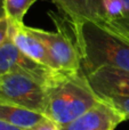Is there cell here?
I'll list each match as a JSON object with an SVG mask.
<instances>
[{
    "label": "cell",
    "mask_w": 129,
    "mask_h": 130,
    "mask_svg": "<svg viewBox=\"0 0 129 130\" xmlns=\"http://www.w3.org/2000/svg\"><path fill=\"white\" fill-rule=\"evenodd\" d=\"M27 130H61V127L58 124H56L55 122H53L52 120L45 118L38 124H36L34 127H32V128Z\"/></svg>",
    "instance_id": "obj_14"
},
{
    "label": "cell",
    "mask_w": 129,
    "mask_h": 130,
    "mask_svg": "<svg viewBox=\"0 0 129 130\" xmlns=\"http://www.w3.org/2000/svg\"><path fill=\"white\" fill-rule=\"evenodd\" d=\"M90 87L100 98L129 96V72L104 66L86 75Z\"/></svg>",
    "instance_id": "obj_7"
},
{
    "label": "cell",
    "mask_w": 129,
    "mask_h": 130,
    "mask_svg": "<svg viewBox=\"0 0 129 130\" xmlns=\"http://www.w3.org/2000/svg\"><path fill=\"white\" fill-rule=\"evenodd\" d=\"M111 25H113L117 30L123 33L126 37L129 38V16H125V17L117 20L114 22H109Z\"/></svg>",
    "instance_id": "obj_13"
},
{
    "label": "cell",
    "mask_w": 129,
    "mask_h": 130,
    "mask_svg": "<svg viewBox=\"0 0 129 130\" xmlns=\"http://www.w3.org/2000/svg\"><path fill=\"white\" fill-rule=\"evenodd\" d=\"M45 117L41 113L0 102V120L21 129L27 130L38 124Z\"/></svg>",
    "instance_id": "obj_10"
},
{
    "label": "cell",
    "mask_w": 129,
    "mask_h": 130,
    "mask_svg": "<svg viewBox=\"0 0 129 130\" xmlns=\"http://www.w3.org/2000/svg\"><path fill=\"white\" fill-rule=\"evenodd\" d=\"M11 22L7 17L0 18V46L10 38Z\"/></svg>",
    "instance_id": "obj_12"
},
{
    "label": "cell",
    "mask_w": 129,
    "mask_h": 130,
    "mask_svg": "<svg viewBox=\"0 0 129 130\" xmlns=\"http://www.w3.org/2000/svg\"><path fill=\"white\" fill-rule=\"evenodd\" d=\"M45 90L42 114L59 127L71 123L101 101L81 71H56L45 85Z\"/></svg>",
    "instance_id": "obj_2"
},
{
    "label": "cell",
    "mask_w": 129,
    "mask_h": 130,
    "mask_svg": "<svg viewBox=\"0 0 129 130\" xmlns=\"http://www.w3.org/2000/svg\"><path fill=\"white\" fill-rule=\"evenodd\" d=\"M5 0H0V18L6 17V14H5V5H4Z\"/></svg>",
    "instance_id": "obj_16"
},
{
    "label": "cell",
    "mask_w": 129,
    "mask_h": 130,
    "mask_svg": "<svg viewBox=\"0 0 129 130\" xmlns=\"http://www.w3.org/2000/svg\"><path fill=\"white\" fill-rule=\"evenodd\" d=\"M55 72L22 53L10 38L0 46V75L6 73L25 74L45 86Z\"/></svg>",
    "instance_id": "obj_5"
},
{
    "label": "cell",
    "mask_w": 129,
    "mask_h": 130,
    "mask_svg": "<svg viewBox=\"0 0 129 130\" xmlns=\"http://www.w3.org/2000/svg\"><path fill=\"white\" fill-rule=\"evenodd\" d=\"M0 102L42 114L46 102L45 86L25 74H2L0 75Z\"/></svg>",
    "instance_id": "obj_4"
},
{
    "label": "cell",
    "mask_w": 129,
    "mask_h": 130,
    "mask_svg": "<svg viewBox=\"0 0 129 130\" xmlns=\"http://www.w3.org/2000/svg\"><path fill=\"white\" fill-rule=\"evenodd\" d=\"M122 2L125 4L126 10H127V16H129V0H122Z\"/></svg>",
    "instance_id": "obj_17"
},
{
    "label": "cell",
    "mask_w": 129,
    "mask_h": 130,
    "mask_svg": "<svg viewBox=\"0 0 129 130\" xmlns=\"http://www.w3.org/2000/svg\"><path fill=\"white\" fill-rule=\"evenodd\" d=\"M49 16L57 26L56 32L29 26L30 31L46 46L53 67L59 72H80L81 61L74 36L69 31V23L64 18L49 11Z\"/></svg>",
    "instance_id": "obj_3"
},
{
    "label": "cell",
    "mask_w": 129,
    "mask_h": 130,
    "mask_svg": "<svg viewBox=\"0 0 129 130\" xmlns=\"http://www.w3.org/2000/svg\"><path fill=\"white\" fill-rule=\"evenodd\" d=\"M125 120L123 115L101 99L100 103L81 117L66 126L61 127V130H116Z\"/></svg>",
    "instance_id": "obj_6"
},
{
    "label": "cell",
    "mask_w": 129,
    "mask_h": 130,
    "mask_svg": "<svg viewBox=\"0 0 129 130\" xmlns=\"http://www.w3.org/2000/svg\"><path fill=\"white\" fill-rule=\"evenodd\" d=\"M70 22L106 21L103 0H52Z\"/></svg>",
    "instance_id": "obj_9"
},
{
    "label": "cell",
    "mask_w": 129,
    "mask_h": 130,
    "mask_svg": "<svg viewBox=\"0 0 129 130\" xmlns=\"http://www.w3.org/2000/svg\"><path fill=\"white\" fill-rule=\"evenodd\" d=\"M70 25L85 75L104 66L129 72L128 37L106 21L70 22Z\"/></svg>",
    "instance_id": "obj_1"
},
{
    "label": "cell",
    "mask_w": 129,
    "mask_h": 130,
    "mask_svg": "<svg viewBox=\"0 0 129 130\" xmlns=\"http://www.w3.org/2000/svg\"><path fill=\"white\" fill-rule=\"evenodd\" d=\"M0 130H24V129H21L18 127H15L13 124L8 123V122H5L2 120H0Z\"/></svg>",
    "instance_id": "obj_15"
},
{
    "label": "cell",
    "mask_w": 129,
    "mask_h": 130,
    "mask_svg": "<svg viewBox=\"0 0 129 130\" xmlns=\"http://www.w3.org/2000/svg\"><path fill=\"white\" fill-rule=\"evenodd\" d=\"M10 40L22 53L38 63L54 70L50 55L46 46L23 23H11ZM55 71V70H54Z\"/></svg>",
    "instance_id": "obj_8"
},
{
    "label": "cell",
    "mask_w": 129,
    "mask_h": 130,
    "mask_svg": "<svg viewBox=\"0 0 129 130\" xmlns=\"http://www.w3.org/2000/svg\"><path fill=\"white\" fill-rule=\"evenodd\" d=\"M37 0H5V14L11 23H23V17Z\"/></svg>",
    "instance_id": "obj_11"
}]
</instances>
